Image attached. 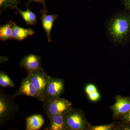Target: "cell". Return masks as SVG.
Here are the masks:
<instances>
[{
    "label": "cell",
    "mask_w": 130,
    "mask_h": 130,
    "mask_svg": "<svg viewBox=\"0 0 130 130\" xmlns=\"http://www.w3.org/2000/svg\"><path fill=\"white\" fill-rule=\"evenodd\" d=\"M105 28L112 43L121 46L130 43V12L124 9L115 13L106 21Z\"/></svg>",
    "instance_id": "1"
},
{
    "label": "cell",
    "mask_w": 130,
    "mask_h": 130,
    "mask_svg": "<svg viewBox=\"0 0 130 130\" xmlns=\"http://www.w3.org/2000/svg\"><path fill=\"white\" fill-rule=\"evenodd\" d=\"M42 102L44 113L49 119L54 115L64 114L72 108L71 103L60 97L46 98Z\"/></svg>",
    "instance_id": "2"
},
{
    "label": "cell",
    "mask_w": 130,
    "mask_h": 130,
    "mask_svg": "<svg viewBox=\"0 0 130 130\" xmlns=\"http://www.w3.org/2000/svg\"><path fill=\"white\" fill-rule=\"evenodd\" d=\"M13 95H7L3 89L0 91V124L4 125L18 112L19 108L14 101Z\"/></svg>",
    "instance_id": "3"
},
{
    "label": "cell",
    "mask_w": 130,
    "mask_h": 130,
    "mask_svg": "<svg viewBox=\"0 0 130 130\" xmlns=\"http://www.w3.org/2000/svg\"><path fill=\"white\" fill-rule=\"evenodd\" d=\"M66 130L86 129L87 123L83 113L80 110L72 108L63 115Z\"/></svg>",
    "instance_id": "4"
},
{
    "label": "cell",
    "mask_w": 130,
    "mask_h": 130,
    "mask_svg": "<svg viewBox=\"0 0 130 130\" xmlns=\"http://www.w3.org/2000/svg\"><path fill=\"white\" fill-rule=\"evenodd\" d=\"M27 76L37 89L42 102L45 98L50 76L42 68L40 70L28 73Z\"/></svg>",
    "instance_id": "5"
},
{
    "label": "cell",
    "mask_w": 130,
    "mask_h": 130,
    "mask_svg": "<svg viewBox=\"0 0 130 130\" xmlns=\"http://www.w3.org/2000/svg\"><path fill=\"white\" fill-rule=\"evenodd\" d=\"M13 95L14 98L18 96L26 95L35 98L42 101L41 98L38 91L31 83L28 76L21 80L19 88L15 91Z\"/></svg>",
    "instance_id": "6"
},
{
    "label": "cell",
    "mask_w": 130,
    "mask_h": 130,
    "mask_svg": "<svg viewBox=\"0 0 130 130\" xmlns=\"http://www.w3.org/2000/svg\"><path fill=\"white\" fill-rule=\"evenodd\" d=\"M64 90V85L63 79L50 76L45 98H58L60 97Z\"/></svg>",
    "instance_id": "7"
},
{
    "label": "cell",
    "mask_w": 130,
    "mask_h": 130,
    "mask_svg": "<svg viewBox=\"0 0 130 130\" xmlns=\"http://www.w3.org/2000/svg\"><path fill=\"white\" fill-rule=\"evenodd\" d=\"M20 67L24 68L28 73L42 68L41 59L40 56L31 54L24 56L19 64Z\"/></svg>",
    "instance_id": "8"
},
{
    "label": "cell",
    "mask_w": 130,
    "mask_h": 130,
    "mask_svg": "<svg viewBox=\"0 0 130 130\" xmlns=\"http://www.w3.org/2000/svg\"><path fill=\"white\" fill-rule=\"evenodd\" d=\"M115 118H118L130 111V98L118 96L115 104L111 107Z\"/></svg>",
    "instance_id": "9"
},
{
    "label": "cell",
    "mask_w": 130,
    "mask_h": 130,
    "mask_svg": "<svg viewBox=\"0 0 130 130\" xmlns=\"http://www.w3.org/2000/svg\"><path fill=\"white\" fill-rule=\"evenodd\" d=\"M48 11L47 9H42L40 11L41 13V19L42 24L43 27L44 28L46 34L48 41L50 42L51 29L54 21L58 18V16L55 14H47Z\"/></svg>",
    "instance_id": "10"
},
{
    "label": "cell",
    "mask_w": 130,
    "mask_h": 130,
    "mask_svg": "<svg viewBox=\"0 0 130 130\" xmlns=\"http://www.w3.org/2000/svg\"><path fill=\"white\" fill-rule=\"evenodd\" d=\"M35 34V31L31 28H24L19 26L13 21L12 39L22 41Z\"/></svg>",
    "instance_id": "11"
},
{
    "label": "cell",
    "mask_w": 130,
    "mask_h": 130,
    "mask_svg": "<svg viewBox=\"0 0 130 130\" xmlns=\"http://www.w3.org/2000/svg\"><path fill=\"white\" fill-rule=\"evenodd\" d=\"M26 130L40 129L44 124V120L40 114H36L26 118Z\"/></svg>",
    "instance_id": "12"
},
{
    "label": "cell",
    "mask_w": 130,
    "mask_h": 130,
    "mask_svg": "<svg viewBox=\"0 0 130 130\" xmlns=\"http://www.w3.org/2000/svg\"><path fill=\"white\" fill-rule=\"evenodd\" d=\"M47 127L45 129L49 130H66L63 115H54L50 118Z\"/></svg>",
    "instance_id": "13"
},
{
    "label": "cell",
    "mask_w": 130,
    "mask_h": 130,
    "mask_svg": "<svg viewBox=\"0 0 130 130\" xmlns=\"http://www.w3.org/2000/svg\"><path fill=\"white\" fill-rule=\"evenodd\" d=\"M27 5V9L26 11H21L17 7L15 8V13L16 14H19L21 15L24 21L26 23V24L28 25H35L37 22V17L35 13L32 12L29 8V3H26Z\"/></svg>",
    "instance_id": "14"
},
{
    "label": "cell",
    "mask_w": 130,
    "mask_h": 130,
    "mask_svg": "<svg viewBox=\"0 0 130 130\" xmlns=\"http://www.w3.org/2000/svg\"><path fill=\"white\" fill-rule=\"evenodd\" d=\"M13 21L11 20L7 23L0 26V40L1 41H5L12 39Z\"/></svg>",
    "instance_id": "15"
},
{
    "label": "cell",
    "mask_w": 130,
    "mask_h": 130,
    "mask_svg": "<svg viewBox=\"0 0 130 130\" xmlns=\"http://www.w3.org/2000/svg\"><path fill=\"white\" fill-rule=\"evenodd\" d=\"M20 2V0H0L1 13L5 10L15 9Z\"/></svg>",
    "instance_id": "16"
},
{
    "label": "cell",
    "mask_w": 130,
    "mask_h": 130,
    "mask_svg": "<svg viewBox=\"0 0 130 130\" xmlns=\"http://www.w3.org/2000/svg\"><path fill=\"white\" fill-rule=\"evenodd\" d=\"M0 85L3 87H11L14 88V84L8 75L4 71L0 72Z\"/></svg>",
    "instance_id": "17"
},
{
    "label": "cell",
    "mask_w": 130,
    "mask_h": 130,
    "mask_svg": "<svg viewBox=\"0 0 130 130\" xmlns=\"http://www.w3.org/2000/svg\"><path fill=\"white\" fill-rule=\"evenodd\" d=\"M113 127V124H110L96 126H91L90 129L92 130H110L112 129Z\"/></svg>",
    "instance_id": "18"
},
{
    "label": "cell",
    "mask_w": 130,
    "mask_h": 130,
    "mask_svg": "<svg viewBox=\"0 0 130 130\" xmlns=\"http://www.w3.org/2000/svg\"><path fill=\"white\" fill-rule=\"evenodd\" d=\"M90 100L93 101H95L99 100L100 98V94L98 93V91H94L92 93H90L88 95Z\"/></svg>",
    "instance_id": "19"
},
{
    "label": "cell",
    "mask_w": 130,
    "mask_h": 130,
    "mask_svg": "<svg viewBox=\"0 0 130 130\" xmlns=\"http://www.w3.org/2000/svg\"><path fill=\"white\" fill-rule=\"evenodd\" d=\"M96 91H97V89L94 85L89 84L86 86L85 88V91L88 95Z\"/></svg>",
    "instance_id": "20"
},
{
    "label": "cell",
    "mask_w": 130,
    "mask_h": 130,
    "mask_svg": "<svg viewBox=\"0 0 130 130\" xmlns=\"http://www.w3.org/2000/svg\"><path fill=\"white\" fill-rule=\"evenodd\" d=\"M121 3L124 7V9L130 12V0H121Z\"/></svg>",
    "instance_id": "21"
},
{
    "label": "cell",
    "mask_w": 130,
    "mask_h": 130,
    "mask_svg": "<svg viewBox=\"0 0 130 130\" xmlns=\"http://www.w3.org/2000/svg\"><path fill=\"white\" fill-rule=\"evenodd\" d=\"M32 2H35L41 4L42 5L43 8L44 9H46V0H28V2L27 3L29 4Z\"/></svg>",
    "instance_id": "22"
},
{
    "label": "cell",
    "mask_w": 130,
    "mask_h": 130,
    "mask_svg": "<svg viewBox=\"0 0 130 130\" xmlns=\"http://www.w3.org/2000/svg\"><path fill=\"white\" fill-rule=\"evenodd\" d=\"M124 121L130 124V111L121 116Z\"/></svg>",
    "instance_id": "23"
},
{
    "label": "cell",
    "mask_w": 130,
    "mask_h": 130,
    "mask_svg": "<svg viewBox=\"0 0 130 130\" xmlns=\"http://www.w3.org/2000/svg\"><path fill=\"white\" fill-rule=\"evenodd\" d=\"M88 1H90V0H88Z\"/></svg>",
    "instance_id": "24"
}]
</instances>
